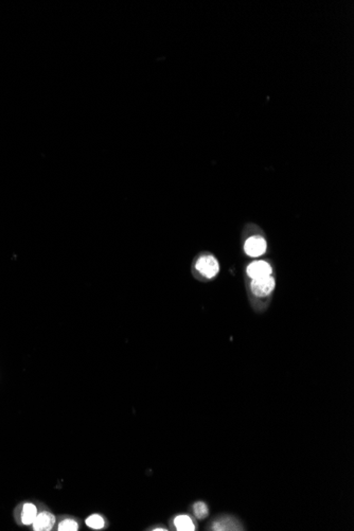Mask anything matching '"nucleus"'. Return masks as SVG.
<instances>
[{
  "label": "nucleus",
  "mask_w": 354,
  "mask_h": 531,
  "mask_svg": "<svg viewBox=\"0 0 354 531\" xmlns=\"http://www.w3.org/2000/svg\"><path fill=\"white\" fill-rule=\"evenodd\" d=\"M266 250V243L260 236H253L245 243V251L251 257H259Z\"/></svg>",
  "instance_id": "4"
},
{
  "label": "nucleus",
  "mask_w": 354,
  "mask_h": 531,
  "mask_svg": "<svg viewBox=\"0 0 354 531\" xmlns=\"http://www.w3.org/2000/svg\"><path fill=\"white\" fill-rule=\"evenodd\" d=\"M79 529V525L73 519H64L62 523L59 525L60 531H76Z\"/></svg>",
  "instance_id": "11"
},
{
  "label": "nucleus",
  "mask_w": 354,
  "mask_h": 531,
  "mask_svg": "<svg viewBox=\"0 0 354 531\" xmlns=\"http://www.w3.org/2000/svg\"><path fill=\"white\" fill-rule=\"evenodd\" d=\"M196 270L207 278H212L218 272V263L213 257L206 255V257L198 259L196 262Z\"/></svg>",
  "instance_id": "2"
},
{
  "label": "nucleus",
  "mask_w": 354,
  "mask_h": 531,
  "mask_svg": "<svg viewBox=\"0 0 354 531\" xmlns=\"http://www.w3.org/2000/svg\"><path fill=\"white\" fill-rule=\"evenodd\" d=\"M86 525L92 529H102L104 527V519L98 514H93L86 519Z\"/></svg>",
  "instance_id": "9"
},
{
  "label": "nucleus",
  "mask_w": 354,
  "mask_h": 531,
  "mask_svg": "<svg viewBox=\"0 0 354 531\" xmlns=\"http://www.w3.org/2000/svg\"><path fill=\"white\" fill-rule=\"evenodd\" d=\"M55 523V517L50 512H41L40 514H37L34 521H33V528L36 531H49L53 528Z\"/></svg>",
  "instance_id": "5"
},
{
  "label": "nucleus",
  "mask_w": 354,
  "mask_h": 531,
  "mask_svg": "<svg viewBox=\"0 0 354 531\" xmlns=\"http://www.w3.org/2000/svg\"><path fill=\"white\" fill-rule=\"evenodd\" d=\"M240 528L241 526L238 524V521L230 517L219 519L213 525L214 530H240Z\"/></svg>",
  "instance_id": "8"
},
{
  "label": "nucleus",
  "mask_w": 354,
  "mask_h": 531,
  "mask_svg": "<svg viewBox=\"0 0 354 531\" xmlns=\"http://www.w3.org/2000/svg\"><path fill=\"white\" fill-rule=\"evenodd\" d=\"M275 289V280L272 276L255 279L252 283L253 293L258 297H264L270 295Z\"/></svg>",
  "instance_id": "1"
},
{
  "label": "nucleus",
  "mask_w": 354,
  "mask_h": 531,
  "mask_svg": "<svg viewBox=\"0 0 354 531\" xmlns=\"http://www.w3.org/2000/svg\"><path fill=\"white\" fill-rule=\"evenodd\" d=\"M193 511H194V514H195V516L197 518H205V517L208 516V513H209V510H208L207 505L205 504V502H202V501H198V502H196V504H194Z\"/></svg>",
  "instance_id": "10"
},
{
  "label": "nucleus",
  "mask_w": 354,
  "mask_h": 531,
  "mask_svg": "<svg viewBox=\"0 0 354 531\" xmlns=\"http://www.w3.org/2000/svg\"><path fill=\"white\" fill-rule=\"evenodd\" d=\"M248 276L255 279H260L269 277L272 275V268L269 263L264 261H258L252 263L247 269Z\"/></svg>",
  "instance_id": "3"
},
{
  "label": "nucleus",
  "mask_w": 354,
  "mask_h": 531,
  "mask_svg": "<svg viewBox=\"0 0 354 531\" xmlns=\"http://www.w3.org/2000/svg\"><path fill=\"white\" fill-rule=\"evenodd\" d=\"M174 525L177 530L180 531H193L195 530V526L193 524L192 519H191L188 515H179L175 518Z\"/></svg>",
  "instance_id": "7"
},
{
  "label": "nucleus",
  "mask_w": 354,
  "mask_h": 531,
  "mask_svg": "<svg viewBox=\"0 0 354 531\" xmlns=\"http://www.w3.org/2000/svg\"><path fill=\"white\" fill-rule=\"evenodd\" d=\"M37 515V509L35 505L31 504V502H27L24 505L23 511H22V520L25 525H31Z\"/></svg>",
  "instance_id": "6"
}]
</instances>
